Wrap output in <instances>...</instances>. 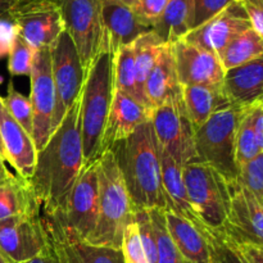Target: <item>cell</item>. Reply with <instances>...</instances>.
Listing matches in <instances>:
<instances>
[{
    "mask_svg": "<svg viewBox=\"0 0 263 263\" xmlns=\"http://www.w3.org/2000/svg\"><path fill=\"white\" fill-rule=\"evenodd\" d=\"M144 92L152 109L168 100L182 98V86L177 79L171 44L162 46L158 59L145 80Z\"/></svg>",
    "mask_w": 263,
    "mask_h": 263,
    "instance_id": "cell-21",
    "label": "cell"
},
{
    "mask_svg": "<svg viewBox=\"0 0 263 263\" xmlns=\"http://www.w3.org/2000/svg\"><path fill=\"white\" fill-rule=\"evenodd\" d=\"M121 252H122L123 263H149L143 244H141L140 236H139L135 221H133L126 228Z\"/></svg>",
    "mask_w": 263,
    "mask_h": 263,
    "instance_id": "cell-38",
    "label": "cell"
},
{
    "mask_svg": "<svg viewBox=\"0 0 263 263\" xmlns=\"http://www.w3.org/2000/svg\"><path fill=\"white\" fill-rule=\"evenodd\" d=\"M168 0H138L133 7L139 20L153 30V26L163 13Z\"/></svg>",
    "mask_w": 263,
    "mask_h": 263,
    "instance_id": "cell-39",
    "label": "cell"
},
{
    "mask_svg": "<svg viewBox=\"0 0 263 263\" xmlns=\"http://www.w3.org/2000/svg\"><path fill=\"white\" fill-rule=\"evenodd\" d=\"M222 90L231 107L249 109L263 102V57L225 72Z\"/></svg>",
    "mask_w": 263,
    "mask_h": 263,
    "instance_id": "cell-19",
    "label": "cell"
},
{
    "mask_svg": "<svg viewBox=\"0 0 263 263\" xmlns=\"http://www.w3.org/2000/svg\"><path fill=\"white\" fill-rule=\"evenodd\" d=\"M48 240L59 263H123L121 249L95 247L58 235H49Z\"/></svg>",
    "mask_w": 263,
    "mask_h": 263,
    "instance_id": "cell-24",
    "label": "cell"
},
{
    "mask_svg": "<svg viewBox=\"0 0 263 263\" xmlns=\"http://www.w3.org/2000/svg\"><path fill=\"white\" fill-rule=\"evenodd\" d=\"M244 110L229 107L211 116L202 126L194 127L197 157L216 170L228 184L235 182L239 177L235 138Z\"/></svg>",
    "mask_w": 263,
    "mask_h": 263,
    "instance_id": "cell-6",
    "label": "cell"
},
{
    "mask_svg": "<svg viewBox=\"0 0 263 263\" xmlns=\"http://www.w3.org/2000/svg\"><path fill=\"white\" fill-rule=\"evenodd\" d=\"M10 176H13V175H12V174H9V175H5V174H2V172H0V182H3V181H4V180L9 179Z\"/></svg>",
    "mask_w": 263,
    "mask_h": 263,
    "instance_id": "cell-49",
    "label": "cell"
},
{
    "mask_svg": "<svg viewBox=\"0 0 263 263\" xmlns=\"http://www.w3.org/2000/svg\"><path fill=\"white\" fill-rule=\"evenodd\" d=\"M190 205L199 222L210 230H220L229 212V184L216 170L194 158L182 167Z\"/></svg>",
    "mask_w": 263,
    "mask_h": 263,
    "instance_id": "cell-7",
    "label": "cell"
},
{
    "mask_svg": "<svg viewBox=\"0 0 263 263\" xmlns=\"http://www.w3.org/2000/svg\"><path fill=\"white\" fill-rule=\"evenodd\" d=\"M36 211H40V208L33 198L27 180L13 175L0 182V221Z\"/></svg>",
    "mask_w": 263,
    "mask_h": 263,
    "instance_id": "cell-27",
    "label": "cell"
},
{
    "mask_svg": "<svg viewBox=\"0 0 263 263\" xmlns=\"http://www.w3.org/2000/svg\"><path fill=\"white\" fill-rule=\"evenodd\" d=\"M80 99L64 116L46 145L37 152L35 171L27 180L41 216L64 210L85 167L80 127Z\"/></svg>",
    "mask_w": 263,
    "mask_h": 263,
    "instance_id": "cell-1",
    "label": "cell"
},
{
    "mask_svg": "<svg viewBox=\"0 0 263 263\" xmlns=\"http://www.w3.org/2000/svg\"><path fill=\"white\" fill-rule=\"evenodd\" d=\"M236 0H194V25L193 28L210 21Z\"/></svg>",
    "mask_w": 263,
    "mask_h": 263,
    "instance_id": "cell-40",
    "label": "cell"
},
{
    "mask_svg": "<svg viewBox=\"0 0 263 263\" xmlns=\"http://www.w3.org/2000/svg\"><path fill=\"white\" fill-rule=\"evenodd\" d=\"M131 45H133L134 49V55H135L138 89L149 107L145 92H144V85H145V80L148 77L149 72L152 71L157 59H158V55L161 53V49L164 45V43L154 31H149V32L139 36Z\"/></svg>",
    "mask_w": 263,
    "mask_h": 263,
    "instance_id": "cell-29",
    "label": "cell"
},
{
    "mask_svg": "<svg viewBox=\"0 0 263 263\" xmlns=\"http://www.w3.org/2000/svg\"><path fill=\"white\" fill-rule=\"evenodd\" d=\"M0 138L4 146V159L17 172V176L28 180L32 176L37 158V151L32 136L10 116L0 97Z\"/></svg>",
    "mask_w": 263,
    "mask_h": 263,
    "instance_id": "cell-17",
    "label": "cell"
},
{
    "mask_svg": "<svg viewBox=\"0 0 263 263\" xmlns=\"http://www.w3.org/2000/svg\"><path fill=\"white\" fill-rule=\"evenodd\" d=\"M262 2H263V0H262Z\"/></svg>",
    "mask_w": 263,
    "mask_h": 263,
    "instance_id": "cell-52",
    "label": "cell"
},
{
    "mask_svg": "<svg viewBox=\"0 0 263 263\" xmlns=\"http://www.w3.org/2000/svg\"><path fill=\"white\" fill-rule=\"evenodd\" d=\"M49 50L51 59V76L55 91V105L50 127V134L53 135L69 108L80 99L86 73L73 41L66 31L57 39Z\"/></svg>",
    "mask_w": 263,
    "mask_h": 263,
    "instance_id": "cell-9",
    "label": "cell"
},
{
    "mask_svg": "<svg viewBox=\"0 0 263 263\" xmlns=\"http://www.w3.org/2000/svg\"><path fill=\"white\" fill-rule=\"evenodd\" d=\"M18 36V28L10 15L0 18V58L9 55Z\"/></svg>",
    "mask_w": 263,
    "mask_h": 263,
    "instance_id": "cell-41",
    "label": "cell"
},
{
    "mask_svg": "<svg viewBox=\"0 0 263 263\" xmlns=\"http://www.w3.org/2000/svg\"><path fill=\"white\" fill-rule=\"evenodd\" d=\"M182 102L194 127L202 126L215 113L231 107L222 90V85L182 86Z\"/></svg>",
    "mask_w": 263,
    "mask_h": 263,
    "instance_id": "cell-25",
    "label": "cell"
},
{
    "mask_svg": "<svg viewBox=\"0 0 263 263\" xmlns=\"http://www.w3.org/2000/svg\"><path fill=\"white\" fill-rule=\"evenodd\" d=\"M32 104V140L36 151H41L50 139L51 118L55 105L53 76H51V59L49 49L35 51L32 68L30 73Z\"/></svg>",
    "mask_w": 263,
    "mask_h": 263,
    "instance_id": "cell-14",
    "label": "cell"
},
{
    "mask_svg": "<svg viewBox=\"0 0 263 263\" xmlns=\"http://www.w3.org/2000/svg\"><path fill=\"white\" fill-rule=\"evenodd\" d=\"M0 172H2V174H5V175L10 174V172L8 171L7 167H5V161H4V158H3L2 154H0Z\"/></svg>",
    "mask_w": 263,
    "mask_h": 263,
    "instance_id": "cell-47",
    "label": "cell"
},
{
    "mask_svg": "<svg viewBox=\"0 0 263 263\" xmlns=\"http://www.w3.org/2000/svg\"><path fill=\"white\" fill-rule=\"evenodd\" d=\"M152 223L157 241V259L156 263H189L180 254L179 249L170 236L166 225V216L162 208H152L149 210Z\"/></svg>",
    "mask_w": 263,
    "mask_h": 263,
    "instance_id": "cell-31",
    "label": "cell"
},
{
    "mask_svg": "<svg viewBox=\"0 0 263 263\" xmlns=\"http://www.w3.org/2000/svg\"><path fill=\"white\" fill-rule=\"evenodd\" d=\"M108 36L85 74L84 86L80 95V127H81L84 162L98 161L102 152L103 136L115 95V71Z\"/></svg>",
    "mask_w": 263,
    "mask_h": 263,
    "instance_id": "cell-3",
    "label": "cell"
},
{
    "mask_svg": "<svg viewBox=\"0 0 263 263\" xmlns=\"http://www.w3.org/2000/svg\"><path fill=\"white\" fill-rule=\"evenodd\" d=\"M238 180L263 204V153L239 167Z\"/></svg>",
    "mask_w": 263,
    "mask_h": 263,
    "instance_id": "cell-35",
    "label": "cell"
},
{
    "mask_svg": "<svg viewBox=\"0 0 263 263\" xmlns=\"http://www.w3.org/2000/svg\"><path fill=\"white\" fill-rule=\"evenodd\" d=\"M40 211L0 221V252L12 263H23L49 249Z\"/></svg>",
    "mask_w": 263,
    "mask_h": 263,
    "instance_id": "cell-13",
    "label": "cell"
},
{
    "mask_svg": "<svg viewBox=\"0 0 263 263\" xmlns=\"http://www.w3.org/2000/svg\"><path fill=\"white\" fill-rule=\"evenodd\" d=\"M103 21L108 43L113 54L121 48L133 44L143 33L153 31L144 25L131 7L117 0H102Z\"/></svg>",
    "mask_w": 263,
    "mask_h": 263,
    "instance_id": "cell-20",
    "label": "cell"
},
{
    "mask_svg": "<svg viewBox=\"0 0 263 263\" xmlns=\"http://www.w3.org/2000/svg\"><path fill=\"white\" fill-rule=\"evenodd\" d=\"M35 50L25 43L20 35L15 39L9 53L8 69L12 76H30Z\"/></svg>",
    "mask_w": 263,
    "mask_h": 263,
    "instance_id": "cell-36",
    "label": "cell"
},
{
    "mask_svg": "<svg viewBox=\"0 0 263 263\" xmlns=\"http://www.w3.org/2000/svg\"><path fill=\"white\" fill-rule=\"evenodd\" d=\"M164 216L170 236L185 261L210 263V246L205 236V228L195 225L172 211H164Z\"/></svg>",
    "mask_w": 263,
    "mask_h": 263,
    "instance_id": "cell-22",
    "label": "cell"
},
{
    "mask_svg": "<svg viewBox=\"0 0 263 263\" xmlns=\"http://www.w3.org/2000/svg\"><path fill=\"white\" fill-rule=\"evenodd\" d=\"M205 236L210 246V263H248L236 244L221 230L205 229Z\"/></svg>",
    "mask_w": 263,
    "mask_h": 263,
    "instance_id": "cell-33",
    "label": "cell"
},
{
    "mask_svg": "<svg viewBox=\"0 0 263 263\" xmlns=\"http://www.w3.org/2000/svg\"><path fill=\"white\" fill-rule=\"evenodd\" d=\"M117 2L122 3V4H125V5H127V7L133 8L134 5H135V3L138 2V0H117Z\"/></svg>",
    "mask_w": 263,
    "mask_h": 263,
    "instance_id": "cell-48",
    "label": "cell"
},
{
    "mask_svg": "<svg viewBox=\"0 0 263 263\" xmlns=\"http://www.w3.org/2000/svg\"><path fill=\"white\" fill-rule=\"evenodd\" d=\"M113 152L134 210H167L162 184L159 145L152 122L139 126L128 138L116 143Z\"/></svg>",
    "mask_w": 263,
    "mask_h": 263,
    "instance_id": "cell-2",
    "label": "cell"
},
{
    "mask_svg": "<svg viewBox=\"0 0 263 263\" xmlns=\"http://www.w3.org/2000/svg\"><path fill=\"white\" fill-rule=\"evenodd\" d=\"M50 246V244H49ZM23 263H59L58 259H57L55 254H54V251L51 247H49V249H46L44 253H41L40 256L35 257V258L30 259L27 262H23Z\"/></svg>",
    "mask_w": 263,
    "mask_h": 263,
    "instance_id": "cell-45",
    "label": "cell"
},
{
    "mask_svg": "<svg viewBox=\"0 0 263 263\" xmlns=\"http://www.w3.org/2000/svg\"><path fill=\"white\" fill-rule=\"evenodd\" d=\"M230 202L220 229L236 246H263V204L239 180L229 184Z\"/></svg>",
    "mask_w": 263,
    "mask_h": 263,
    "instance_id": "cell-12",
    "label": "cell"
},
{
    "mask_svg": "<svg viewBox=\"0 0 263 263\" xmlns=\"http://www.w3.org/2000/svg\"><path fill=\"white\" fill-rule=\"evenodd\" d=\"M0 263H12V262H10L9 259L7 258V257L3 256V253H2V252H0Z\"/></svg>",
    "mask_w": 263,
    "mask_h": 263,
    "instance_id": "cell-50",
    "label": "cell"
},
{
    "mask_svg": "<svg viewBox=\"0 0 263 263\" xmlns=\"http://www.w3.org/2000/svg\"><path fill=\"white\" fill-rule=\"evenodd\" d=\"M248 263H263V246H236Z\"/></svg>",
    "mask_w": 263,
    "mask_h": 263,
    "instance_id": "cell-44",
    "label": "cell"
},
{
    "mask_svg": "<svg viewBox=\"0 0 263 263\" xmlns=\"http://www.w3.org/2000/svg\"><path fill=\"white\" fill-rule=\"evenodd\" d=\"M151 122L159 146L180 166L184 167L197 158L194 126L185 110L182 98L153 108Z\"/></svg>",
    "mask_w": 263,
    "mask_h": 263,
    "instance_id": "cell-10",
    "label": "cell"
},
{
    "mask_svg": "<svg viewBox=\"0 0 263 263\" xmlns=\"http://www.w3.org/2000/svg\"><path fill=\"white\" fill-rule=\"evenodd\" d=\"M7 91V97L3 98V100H4V104L7 107L8 112L22 126V128L26 133L32 136L33 113L30 98L17 91L12 82L8 85Z\"/></svg>",
    "mask_w": 263,
    "mask_h": 263,
    "instance_id": "cell-34",
    "label": "cell"
},
{
    "mask_svg": "<svg viewBox=\"0 0 263 263\" xmlns=\"http://www.w3.org/2000/svg\"><path fill=\"white\" fill-rule=\"evenodd\" d=\"M0 154L3 156V158H4V146H3V143H2V138H0ZM5 161V159H4Z\"/></svg>",
    "mask_w": 263,
    "mask_h": 263,
    "instance_id": "cell-51",
    "label": "cell"
},
{
    "mask_svg": "<svg viewBox=\"0 0 263 263\" xmlns=\"http://www.w3.org/2000/svg\"><path fill=\"white\" fill-rule=\"evenodd\" d=\"M258 143H257L256 134L253 127V113L252 108L244 110L240 121H239L238 130L235 138V157L238 167L243 166L247 162L256 158L261 154Z\"/></svg>",
    "mask_w": 263,
    "mask_h": 263,
    "instance_id": "cell-32",
    "label": "cell"
},
{
    "mask_svg": "<svg viewBox=\"0 0 263 263\" xmlns=\"http://www.w3.org/2000/svg\"><path fill=\"white\" fill-rule=\"evenodd\" d=\"M171 50L181 86L222 85L226 71L217 54L198 48L182 39L171 44Z\"/></svg>",
    "mask_w": 263,
    "mask_h": 263,
    "instance_id": "cell-16",
    "label": "cell"
},
{
    "mask_svg": "<svg viewBox=\"0 0 263 263\" xmlns=\"http://www.w3.org/2000/svg\"><path fill=\"white\" fill-rule=\"evenodd\" d=\"M134 221L138 226L139 236H140L141 244L148 257L149 263H156L157 259V241L156 233H154L153 223H152L149 210L138 208L134 210Z\"/></svg>",
    "mask_w": 263,
    "mask_h": 263,
    "instance_id": "cell-37",
    "label": "cell"
},
{
    "mask_svg": "<svg viewBox=\"0 0 263 263\" xmlns=\"http://www.w3.org/2000/svg\"><path fill=\"white\" fill-rule=\"evenodd\" d=\"M159 157H161L162 184H163V190L167 199L166 211H172L181 217L194 222L195 225L204 228L199 222L192 205H190L184 176H182V167L161 146H159Z\"/></svg>",
    "mask_w": 263,
    "mask_h": 263,
    "instance_id": "cell-23",
    "label": "cell"
},
{
    "mask_svg": "<svg viewBox=\"0 0 263 263\" xmlns=\"http://www.w3.org/2000/svg\"><path fill=\"white\" fill-rule=\"evenodd\" d=\"M152 109L141 104L134 98L115 90L104 136H103L102 152L109 151L116 143L125 140L139 126L149 122Z\"/></svg>",
    "mask_w": 263,
    "mask_h": 263,
    "instance_id": "cell-18",
    "label": "cell"
},
{
    "mask_svg": "<svg viewBox=\"0 0 263 263\" xmlns=\"http://www.w3.org/2000/svg\"><path fill=\"white\" fill-rule=\"evenodd\" d=\"M98 200L99 184L98 161H95L84 167L61 213L40 215L46 235L86 241L97 226Z\"/></svg>",
    "mask_w": 263,
    "mask_h": 263,
    "instance_id": "cell-5",
    "label": "cell"
},
{
    "mask_svg": "<svg viewBox=\"0 0 263 263\" xmlns=\"http://www.w3.org/2000/svg\"><path fill=\"white\" fill-rule=\"evenodd\" d=\"M249 28L251 22L243 3L236 0L210 21L193 28L182 40L220 57L234 39Z\"/></svg>",
    "mask_w": 263,
    "mask_h": 263,
    "instance_id": "cell-15",
    "label": "cell"
},
{
    "mask_svg": "<svg viewBox=\"0 0 263 263\" xmlns=\"http://www.w3.org/2000/svg\"><path fill=\"white\" fill-rule=\"evenodd\" d=\"M194 25V0H168L153 31L164 44H172L187 35Z\"/></svg>",
    "mask_w": 263,
    "mask_h": 263,
    "instance_id": "cell-26",
    "label": "cell"
},
{
    "mask_svg": "<svg viewBox=\"0 0 263 263\" xmlns=\"http://www.w3.org/2000/svg\"><path fill=\"white\" fill-rule=\"evenodd\" d=\"M23 0H0V18L7 17Z\"/></svg>",
    "mask_w": 263,
    "mask_h": 263,
    "instance_id": "cell-46",
    "label": "cell"
},
{
    "mask_svg": "<svg viewBox=\"0 0 263 263\" xmlns=\"http://www.w3.org/2000/svg\"><path fill=\"white\" fill-rule=\"evenodd\" d=\"M263 57V40L252 28L234 39L221 53L220 61L225 71Z\"/></svg>",
    "mask_w": 263,
    "mask_h": 263,
    "instance_id": "cell-28",
    "label": "cell"
},
{
    "mask_svg": "<svg viewBox=\"0 0 263 263\" xmlns=\"http://www.w3.org/2000/svg\"><path fill=\"white\" fill-rule=\"evenodd\" d=\"M113 71H115V90L134 98L139 103L148 107V104H146V102L141 97L140 91L138 89L135 55H134V49L131 44L121 48L115 54Z\"/></svg>",
    "mask_w": 263,
    "mask_h": 263,
    "instance_id": "cell-30",
    "label": "cell"
},
{
    "mask_svg": "<svg viewBox=\"0 0 263 263\" xmlns=\"http://www.w3.org/2000/svg\"><path fill=\"white\" fill-rule=\"evenodd\" d=\"M63 15L66 32L73 41L85 73L104 44L102 0H55Z\"/></svg>",
    "mask_w": 263,
    "mask_h": 263,
    "instance_id": "cell-8",
    "label": "cell"
},
{
    "mask_svg": "<svg viewBox=\"0 0 263 263\" xmlns=\"http://www.w3.org/2000/svg\"><path fill=\"white\" fill-rule=\"evenodd\" d=\"M98 221L85 243L95 247L121 249L126 228L134 221V207L112 151L98 159Z\"/></svg>",
    "mask_w": 263,
    "mask_h": 263,
    "instance_id": "cell-4",
    "label": "cell"
},
{
    "mask_svg": "<svg viewBox=\"0 0 263 263\" xmlns=\"http://www.w3.org/2000/svg\"><path fill=\"white\" fill-rule=\"evenodd\" d=\"M251 27L263 40V2L262 0H241Z\"/></svg>",
    "mask_w": 263,
    "mask_h": 263,
    "instance_id": "cell-42",
    "label": "cell"
},
{
    "mask_svg": "<svg viewBox=\"0 0 263 263\" xmlns=\"http://www.w3.org/2000/svg\"><path fill=\"white\" fill-rule=\"evenodd\" d=\"M9 15L17 26L20 37L35 51L50 49L66 31L55 0H23Z\"/></svg>",
    "mask_w": 263,
    "mask_h": 263,
    "instance_id": "cell-11",
    "label": "cell"
},
{
    "mask_svg": "<svg viewBox=\"0 0 263 263\" xmlns=\"http://www.w3.org/2000/svg\"><path fill=\"white\" fill-rule=\"evenodd\" d=\"M252 113H253V127L257 143L263 153V102L252 108Z\"/></svg>",
    "mask_w": 263,
    "mask_h": 263,
    "instance_id": "cell-43",
    "label": "cell"
}]
</instances>
